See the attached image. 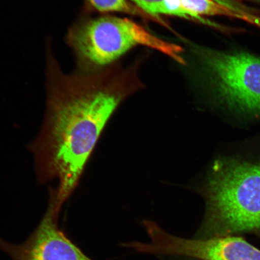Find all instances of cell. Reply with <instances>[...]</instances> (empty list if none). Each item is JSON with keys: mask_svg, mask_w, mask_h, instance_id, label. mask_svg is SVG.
<instances>
[{"mask_svg": "<svg viewBox=\"0 0 260 260\" xmlns=\"http://www.w3.org/2000/svg\"><path fill=\"white\" fill-rule=\"evenodd\" d=\"M65 41L72 51L76 70L96 72L132 48L153 49L185 64L183 48L158 38L128 18L109 14L88 17L81 15L68 29Z\"/></svg>", "mask_w": 260, "mask_h": 260, "instance_id": "3957f363", "label": "cell"}, {"mask_svg": "<svg viewBox=\"0 0 260 260\" xmlns=\"http://www.w3.org/2000/svg\"><path fill=\"white\" fill-rule=\"evenodd\" d=\"M237 9L215 0H181L180 18L193 19L214 26L203 16H225L235 18Z\"/></svg>", "mask_w": 260, "mask_h": 260, "instance_id": "52a82bcc", "label": "cell"}, {"mask_svg": "<svg viewBox=\"0 0 260 260\" xmlns=\"http://www.w3.org/2000/svg\"><path fill=\"white\" fill-rule=\"evenodd\" d=\"M144 226L150 242H138V253L186 256L197 260H260V250L242 237L186 239L171 235L153 221L146 220Z\"/></svg>", "mask_w": 260, "mask_h": 260, "instance_id": "5b68a950", "label": "cell"}, {"mask_svg": "<svg viewBox=\"0 0 260 260\" xmlns=\"http://www.w3.org/2000/svg\"><path fill=\"white\" fill-rule=\"evenodd\" d=\"M236 18L242 19V20L260 28V16L249 14V13L245 12L237 11Z\"/></svg>", "mask_w": 260, "mask_h": 260, "instance_id": "30bf717a", "label": "cell"}, {"mask_svg": "<svg viewBox=\"0 0 260 260\" xmlns=\"http://www.w3.org/2000/svg\"><path fill=\"white\" fill-rule=\"evenodd\" d=\"M203 58L221 102L236 112L260 116V57L242 51L206 50Z\"/></svg>", "mask_w": 260, "mask_h": 260, "instance_id": "277c9868", "label": "cell"}, {"mask_svg": "<svg viewBox=\"0 0 260 260\" xmlns=\"http://www.w3.org/2000/svg\"><path fill=\"white\" fill-rule=\"evenodd\" d=\"M84 13L93 11L102 13L103 14H109L110 13H122V14L153 19L167 26L160 19L155 18L147 14L128 0H84Z\"/></svg>", "mask_w": 260, "mask_h": 260, "instance_id": "ba28073f", "label": "cell"}, {"mask_svg": "<svg viewBox=\"0 0 260 260\" xmlns=\"http://www.w3.org/2000/svg\"><path fill=\"white\" fill-rule=\"evenodd\" d=\"M218 1L221 3H222L223 5H230L229 2L230 1V0H218ZM236 1H242V0H236ZM245 1H251L260 3V0H245Z\"/></svg>", "mask_w": 260, "mask_h": 260, "instance_id": "8fae6325", "label": "cell"}, {"mask_svg": "<svg viewBox=\"0 0 260 260\" xmlns=\"http://www.w3.org/2000/svg\"><path fill=\"white\" fill-rule=\"evenodd\" d=\"M206 215L194 238L253 233L260 236V160L223 158L204 188Z\"/></svg>", "mask_w": 260, "mask_h": 260, "instance_id": "7a4b0ae2", "label": "cell"}, {"mask_svg": "<svg viewBox=\"0 0 260 260\" xmlns=\"http://www.w3.org/2000/svg\"><path fill=\"white\" fill-rule=\"evenodd\" d=\"M62 207L49 194L47 210L34 232L19 244L0 238V249L12 260H92L58 226Z\"/></svg>", "mask_w": 260, "mask_h": 260, "instance_id": "8992f818", "label": "cell"}, {"mask_svg": "<svg viewBox=\"0 0 260 260\" xmlns=\"http://www.w3.org/2000/svg\"><path fill=\"white\" fill-rule=\"evenodd\" d=\"M133 3L147 14L160 19L158 11L162 0H131Z\"/></svg>", "mask_w": 260, "mask_h": 260, "instance_id": "9c48e42d", "label": "cell"}, {"mask_svg": "<svg viewBox=\"0 0 260 260\" xmlns=\"http://www.w3.org/2000/svg\"><path fill=\"white\" fill-rule=\"evenodd\" d=\"M47 44L43 119L30 145L39 183L64 205L79 184L104 129L125 96L96 72L67 73Z\"/></svg>", "mask_w": 260, "mask_h": 260, "instance_id": "6da1fadb", "label": "cell"}]
</instances>
